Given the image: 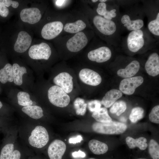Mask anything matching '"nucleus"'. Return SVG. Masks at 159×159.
Returning a JSON list of instances; mask_svg holds the SVG:
<instances>
[{
  "label": "nucleus",
  "mask_w": 159,
  "mask_h": 159,
  "mask_svg": "<svg viewBox=\"0 0 159 159\" xmlns=\"http://www.w3.org/2000/svg\"><path fill=\"white\" fill-rule=\"evenodd\" d=\"M158 42L147 28L144 27L129 32L125 37L122 38L120 46L130 52L135 53L155 48L158 46Z\"/></svg>",
  "instance_id": "f257e3e1"
},
{
  "label": "nucleus",
  "mask_w": 159,
  "mask_h": 159,
  "mask_svg": "<svg viewBox=\"0 0 159 159\" xmlns=\"http://www.w3.org/2000/svg\"><path fill=\"white\" fill-rule=\"evenodd\" d=\"M140 2L123 8V11L120 12L118 23L121 34L144 27L145 16Z\"/></svg>",
  "instance_id": "f03ea898"
},
{
  "label": "nucleus",
  "mask_w": 159,
  "mask_h": 159,
  "mask_svg": "<svg viewBox=\"0 0 159 159\" xmlns=\"http://www.w3.org/2000/svg\"><path fill=\"white\" fill-rule=\"evenodd\" d=\"M92 21L96 29L105 38L107 44L115 48L120 46L122 34L118 23L98 15L93 16Z\"/></svg>",
  "instance_id": "7ed1b4c3"
},
{
  "label": "nucleus",
  "mask_w": 159,
  "mask_h": 159,
  "mask_svg": "<svg viewBox=\"0 0 159 159\" xmlns=\"http://www.w3.org/2000/svg\"><path fill=\"white\" fill-rule=\"evenodd\" d=\"M142 8L148 19L147 29L155 39L159 38V1L141 0Z\"/></svg>",
  "instance_id": "20e7f679"
},
{
  "label": "nucleus",
  "mask_w": 159,
  "mask_h": 159,
  "mask_svg": "<svg viewBox=\"0 0 159 159\" xmlns=\"http://www.w3.org/2000/svg\"><path fill=\"white\" fill-rule=\"evenodd\" d=\"M25 136L26 142L29 146L36 148L45 146L49 140V136L47 129L44 126L33 125Z\"/></svg>",
  "instance_id": "39448f33"
},
{
  "label": "nucleus",
  "mask_w": 159,
  "mask_h": 159,
  "mask_svg": "<svg viewBox=\"0 0 159 159\" xmlns=\"http://www.w3.org/2000/svg\"><path fill=\"white\" fill-rule=\"evenodd\" d=\"M106 1L98 3L96 12L106 19L118 23L120 14V7L115 0H107V3Z\"/></svg>",
  "instance_id": "423d86ee"
},
{
  "label": "nucleus",
  "mask_w": 159,
  "mask_h": 159,
  "mask_svg": "<svg viewBox=\"0 0 159 159\" xmlns=\"http://www.w3.org/2000/svg\"><path fill=\"white\" fill-rule=\"evenodd\" d=\"M92 128L94 131L97 133L117 135L125 132L127 126L123 123L112 121L107 123L95 122L92 124Z\"/></svg>",
  "instance_id": "0eeeda50"
},
{
  "label": "nucleus",
  "mask_w": 159,
  "mask_h": 159,
  "mask_svg": "<svg viewBox=\"0 0 159 159\" xmlns=\"http://www.w3.org/2000/svg\"><path fill=\"white\" fill-rule=\"evenodd\" d=\"M48 97L50 102L54 106L64 107L69 103V96L61 88L57 85L51 87L48 91Z\"/></svg>",
  "instance_id": "6e6552de"
},
{
  "label": "nucleus",
  "mask_w": 159,
  "mask_h": 159,
  "mask_svg": "<svg viewBox=\"0 0 159 159\" xmlns=\"http://www.w3.org/2000/svg\"><path fill=\"white\" fill-rule=\"evenodd\" d=\"M115 48L109 44L101 46L90 51L88 54V58L91 61L98 63L107 62L111 59L113 51L112 50Z\"/></svg>",
  "instance_id": "1a4fd4ad"
},
{
  "label": "nucleus",
  "mask_w": 159,
  "mask_h": 159,
  "mask_svg": "<svg viewBox=\"0 0 159 159\" xmlns=\"http://www.w3.org/2000/svg\"><path fill=\"white\" fill-rule=\"evenodd\" d=\"M30 57L34 59L48 60L51 54V50L47 43L42 42L32 46L29 51Z\"/></svg>",
  "instance_id": "9d476101"
},
{
  "label": "nucleus",
  "mask_w": 159,
  "mask_h": 159,
  "mask_svg": "<svg viewBox=\"0 0 159 159\" xmlns=\"http://www.w3.org/2000/svg\"><path fill=\"white\" fill-rule=\"evenodd\" d=\"M143 78L141 76L125 78L120 82V90L124 94L132 95L134 93L136 89L143 83Z\"/></svg>",
  "instance_id": "9b49d317"
},
{
  "label": "nucleus",
  "mask_w": 159,
  "mask_h": 159,
  "mask_svg": "<svg viewBox=\"0 0 159 159\" xmlns=\"http://www.w3.org/2000/svg\"><path fill=\"white\" fill-rule=\"evenodd\" d=\"M87 42L88 39L85 34L83 32H80L67 41L66 46L70 51L77 52L83 48Z\"/></svg>",
  "instance_id": "f8f14e48"
},
{
  "label": "nucleus",
  "mask_w": 159,
  "mask_h": 159,
  "mask_svg": "<svg viewBox=\"0 0 159 159\" xmlns=\"http://www.w3.org/2000/svg\"><path fill=\"white\" fill-rule=\"evenodd\" d=\"M63 27L62 23L55 21L46 24L41 31V35L46 39H52L57 36L62 31Z\"/></svg>",
  "instance_id": "ddd939ff"
},
{
  "label": "nucleus",
  "mask_w": 159,
  "mask_h": 159,
  "mask_svg": "<svg viewBox=\"0 0 159 159\" xmlns=\"http://www.w3.org/2000/svg\"><path fill=\"white\" fill-rule=\"evenodd\" d=\"M79 75L81 81L88 85L97 86L102 82L100 75L96 72L89 69H82L80 72Z\"/></svg>",
  "instance_id": "4468645a"
},
{
  "label": "nucleus",
  "mask_w": 159,
  "mask_h": 159,
  "mask_svg": "<svg viewBox=\"0 0 159 159\" xmlns=\"http://www.w3.org/2000/svg\"><path fill=\"white\" fill-rule=\"evenodd\" d=\"M53 82L56 85L60 87L67 94L70 93L73 90V77L67 72L58 74L54 78Z\"/></svg>",
  "instance_id": "2eb2a0df"
},
{
  "label": "nucleus",
  "mask_w": 159,
  "mask_h": 159,
  "mask_svg": "<svg viewBox=\"0 0 159 159\" xmlns=\"http://www.w3.org/2000/svg\"><path fill=\"white\" fill-rule=\"evenodd\" d=\"M66 146L62 141L56 139L48 146L47 153L50 159H62L66 151Z\"/></svg>",
  "instance_id": "dca6fc26"
},
{
  "label": "nucleus",
  "mask_w": 159,
  "mask_h": 159,
  "mask_svg": "<svg viewBox=\"0 0 159 159\" xmlns=\"http://www.w3.org/2000/svg\"><path fill=\"white\" fill-rule=\"evenodd\" d=\"M20 16L22 21L31 24L38 22L42 17L40 11L37 8L24 9L21 11Z\"/></svg>",
  "instance_id": "f3484780"
},
{
  "label": "nucleus",
  "mask_w": 159,
  "mask_h": 159,
  "mask_svg": "<svg viewBox=\"0 0 159 159\" xmlns=\"http://www.w3.org/2000/svg\"><path fill=\"white\" fill-rule=\"evenodd\" d=\"M145 68L149 75L155 77L159 74V56L158 53L153 52L148 56L145 63Z\"/></svg>",
  "instance_id": "a211bd4d"
},
{
  "label": "nucleus",
  "mask_w": 159,
  "mask_h": 159,
  "mask_svg": "<svg viewBox=\"0 0 159 159\" xmlns=\"http://www.w3.org/2000/svg\"><path fill=\"white\" fill-rule=\"evenodd\" d=\"M32 42L31 37L29 34L25 31H21L18 34L14 49L17 52H24L29 48Z\"/></svg>",
  "instance_id": "6ab92c4d"
},
{
  "label": "nucleus",
  "mask_w": 159,
  "mask_h": 159,
  "mask_svg": "<svg viewBox=\"0 0 159 159\" xmlns=\"http://www.w3.org/2000/svg\"><path fill=\"white\" fill-rule=\"evenodd\" d=\"M140 67V63L138 61L132 60L127 65L125 68L119 69L117 74L118 76L122 78L130 77L138 72Z\"/></svg>",
  "instance_id": "aec40b11"
},
{
  "label": "nucleus",
  "mask_w": 159,
  "mask_h": 159,
  "mask_svg": "<svg viewBox=\"0 0 159 159\" xmlns=\"http://www.w3.org/2000/svg\"><path fill=\"white\" fill-rule=\"evenodd\" d=\"M122 96V93L120 90L113 89L107 92L101 101V104L105 108H109Z\"/></svg>",
  "instance_id": "412c9836"
},
{
  "label": "nucleus",
  "mask_w": 159,
  "mask_h": 159,
  "mask_svg": "<svg viewBox=\"0 0 159 159\" xmlns=\"http://www.w3.org/2000/svg\"><path fill=\"white\" fill-rule=\"evenodd\" d=\"M21 110L30 117L35 120H39L44 116L42 107L36 105L24 106Z\"/></svg>",
  "instance_id": "4be33fe9"
},
{
  "label": "nucleus",
  "mask_w": 159,
  "mask_h": 159,
  "mask_svg": "<svg viewBox=\"0 0 159 159\" xmlns=\"http://www.w3.org/2000/svg\"><path fill=\"white\" fill-rule=\"evenodd\" d=\"M88 146L91 152L96 155L104 154L108 149V146L106 143L94 139L89 142Z\"/></svg>",
  "instance_id": "5701e85b"
},
{
  "label": "nucleus",
  "mask_w": 159,
  "mask_h": 159,
  "mask_svg": "<svg viewBox=\"0 0 159 159\" xmlns=\"http://www.w3.org/2000/svg\"><path fill=\"white\" fill-rule=\"evenodd\" d=\"M125 140L127 145L130 149H133L137 147L140 150H144L148 146L146 143L147 139L143 137L135 139L131 137L128 136L126 138Z\"/></svg>",
  "instance_id": "b1692460"
},
{
  "label": "nucleus",
  "mask_w": 159,
  "mask_h": 159,
  "mask_svg": "<svg viewBox=\"0 0 159 159\" xmlns=\"http://www.w3.org/2000/svg\"><path fill=\"white\" fill-rule=\"evenodd\" d=\"M13 81L15 84L18 86L23 83L22 76L27 73L26 69L24 67H21L17 63H14L12 66Z\"/></svg>",
  "instance_id": "393cba45"
},
{
  "label": "nucleus",
  "mask_w": 159,
  "mask_h": 159,
  "mask_svg": "<svg viewBox=\"0 0 159 159\" xmlns=\"http://www.w3.org/2000/svg\"><path fill=\"white\" fill-rule=\"evenodd\" d=\"M13 81L12 66L9 63L6 64L0 70V82L4 84Z\"/></svg>",
  "instance_id": "a878e982"
},
{
  "label": "nucleus",
  "mask_w": 159,
  "mask_h": 159,
  "mask_svg": "<svg viewBox=\"0 0 159 159\" xmlns=\"http://www.w3.org/2000/svg\"><path fill=\"white\" fill-rule=\"evenodd\" d=\"M86 27L85 23L81 20L73 23L66 24L64 27L65 31L70 33H77L84 29Z\"/></svg>",
  "instance_id": "bb28decb"
},
{
  "label": "nucleus",
  "mask_w": 159,
  "mask_h": 159,
  "mask_svg": "<svg viewBox=\"0 0 159 159\" xmlns=\"http://www.w3.org/2000/svg\"><path fill=\"white\" fill-rule=\"evenodd\" d=\"M92 117L99 122L107 123L112 121L105 107H101L97 111L93 112Z\"/></svg>",
  "instance_id": "cd10ccee"
},
{
  "label": "nucleus",
  "mask_w": 159,
  "mask_h": 159,
  "mask_svg": "<svg viewBox=\"0 0 159 159\" xmlns=\"http://www.w3.org/2000/svg\"><path fill=\"white\" fill-rule=\"evenodd\" d=\"M15 138L5 145L1 149L0 159H9L15 150Z\"/></svg>",
  "instance_id": "c85d7f7f"
},
{
  "label": "nucleus",
  "mask_w": 159,
  "mask_h": 159,
  "mask_svg": "<svg viewBox=\"0 0 159 159\" xmlns=\"http://www.w3.org/2000/svg\"><path fill=\"white\" fill-rule=\"evenodd\" d=\"M73 104L77 115L82 116L85 115L87 104L85 102L84 99L80 98H77L74 100Z\"/></svg>",
  "instance_id": "c756f323"
},
{
  "label": "nucleus",
  "mask_w": 159,
  "mask_h": 159,
  "mask_svg": "<svg viewBox=\"0 0 159 159\" xmlns=\"http://www.w3.org/2000/svg\"><path fill=\"white\" fill-rule=\"evenodd\" d=\"M127 105L126 103L122 100L115 102L110 109V112L112 114H115L119 116L126 110Z\"/></svg>",
  "instance_id": "7c9ffc66"
},
{
  "label": "nucleus",
  "mask_w": 159,
  "mask_h": 159,
  "mask_svg": "<svg viewBox=\"0 0 159 159\" xmlns=\"http://www.w3.org/2000/svg\"><path fill=\"white\" fill-rule=\"evenodd\" d=\"M18 104L23 106L33 105V102L30 99V95L27 92L20 91L17 95Z\"/></svg>",
  "instance_id": "2f4dec72"
},
{
  "label": "nucleus",
  "mask_w": 159,
  "mask_h": 159,
  "mask_svg": "<svg viewBox=\"0 0 159 159\" xmlns=\"http://www.w3.org/2000/svg\"><path fill=\"white\" fill-rule=\"evenodd\" d=\"M144 115V110L140 107L133 108L129 116V119L132 123H135L142 119Z\"/></svg>",
  "instance_id": "473e14b6"
},
{
  "label": "nucleus",
  "mask_w": 159,
  "mask_h": 159,
  "mask_svg": "<svg viewBox=\"0 0 159 159\" xmlns=\"http://www.w3.org/2000/svg\"><path fill=\"white\" fill-rule=\"evenodd\" d=\"M149 153L153 159H159V145L153 139H151L148 145Z\"/></svg>",
  "instance_id": "72a5a7b5"
},
{
  "label": "nucleus",
  "mask_w": 159,
  "mask_h": 159,
  "mask_svg": "<svg viewBox=\"0 0 159 159\" xmlns=\"http://www.w3.org/2000/svg\"><path fill=\"white\" fill-rule=\"evenodd\" d=\"M150 120L152 122L159 124V105L154 106L152 109L149 115Z\"/></svg>",
  "instance_id": "f704fd0d"
},
{
  "label": "nucleus",
  "mask_w": 159,
  "mask_h": 159,
  "mask_svg": "<svg viewBox=\"0 0 159 159\" xmlns=\"http://www.w3.org/2000/svg\"><path fill=\"white\" fill-rule=\"evenodd\" d=\"M101 102L97 100H94L90 101L87 104V106L89 110L94 112L101 108Z\"/></svg>",
  "instance_id": "c9c22d12"
},
{
  "label": "nucleus",
  "mask_w": 159,
  "mask_h": 159,
  "mask_svg": "<svg viewBox=\"0 0 159 159\" xmlns=\"http://www.w3.org/2000/svg\"><path fill=\"white\" fill-rule=\"evenodd\" d=\"M140 1V0H115L116 3L119 7L124 8L132 5L135 4Z\"/></svg>",
  "instance_id": "e433bc0d"
},
{
  "label": "nucleus",
  "mask_w": 159,
  "mask_h": 159,
  "mask_svg": "<svg viewBox=\"0 0 159 159\" xmlns=\"http://www.w3.org/2000/svg\"><path fill=\"white\" fill-rule=\"evenodd\" d=\"M0 4L6 7H9L11 6L14 8H17L19 5V3L17 1L11 0H0Z\"/></svg>",
  "instance_id": "4c0bfd02"
},
{
  "label": "nucleus",
  "mask_w": 159,
  "mask_h": 159,
  "mask_svg": "<svg viewBox=\"0 0 159 159\" xmlns=\"http://www.w3.org/2000/svg\"><path fill=\"white\" fill-rule=\"evenodd\" d=\"M9 11L7 7L0 4V15L2 17H6L9 14Z\"/></svg>",
  "instance_id": "58836bf2"
},
{
  "label": "nucleus",
  "mask_w": 159,
  "mask_h": 159,
  "mask_svg": "<svg viewBox=\"0 0 159 159\" xmlns=\"http://www.w3.org/2000/svg\"><path fill=\"white\" fill-rule=\"evenodd\" d=\"M83 140L82 137L80 135H78L75 137L69 138V142L70 143L76 144L77 143H80Z\"/></svg>",
  "instance_id": "ea45409f"
},
{
  "label": "nucleus",
  "mask_w": 159,
  "mask_h": 159,
  "mask_svg": "<svg viewBox=\"0 0 159 159\" xmlns=\"http://www.w3.org/2000/svg\"><path fill=\"white\" fill-rule=\"evenodd\" d=\"M21 153L18 150L15 149L9 159H20Z\"/></svg>",
  "instance_id": "a19ab883"
},
{
  "label": "nucleus",
  "mask_w": 159,
  "mask_h": 159,
  "mask_svg": "<svg viewBox=\"0 0 159 159\" xmlns=\"http://www.w3.org/2000/svg\"><path fill=\"white\" fill-rule=\"evenodd\" d=\"M72 155L74 158H84L86 156L85 153L79 150L78 151H75L72 153Z\"/></svg>",
  "instance_id": "79ce46f5"
},
{
  "label": "nucleus",
  "mask_w": 159,
  "mask_h": 159,
  "mask_svg": "<svg viewBox=\"0 0 159 159\" xmlns=\"http://www.w3.org/2000/svg\"><path fill=\"white\" fill-rule=\"evenodd\" d=\"M65 0H59L56 1V4L58 6H60L63 5Z\"/></svg>",
  "instance_id": "37998d69"
},
{
  "label": "nucleus",
  "mask_w": 159,
  "mask_h": 159,
  "mask_svg": "<svg viewBox=\"0 0 159 159\" xmlns=\"http://www.w3.org/2000/svg\"><path fill=\"white\" fill-rule=\"evenodd\" d=\"M3 106L2 102L0 101V109H1Z\"/></svg>",
  "instance_id": "c03bdc74"
},
{
  "label": "nucleus",
  "mask_w": 159,
  "mask_h": 159,
  "mask_svg": "<svg viewBox=\"0 0 159 159\" xmlns=\"http://www.w3.org/2000/svg\"><path fill=\"white\" fill-rule=\"evenodd\" d=\"M91 1L95 3V2H97L98 1V0H91Z\"/></svg>",
  "instance_id": "a18cd8bd"
},
{
  "label": "nucleus",
  "mask_w": 159,
  "mask_h": 159,
  "mask_svg": "<svg viewBox=\"0 0 159 159\" xmlns=\"http://www.w3.org/2000/svg\"><path fill=\"white\" fill-rule=\"evenodd\" d=\"M137 159H147L145 158H138Z\"/></svg>",
  "instance_id": "49530a36"
},
{
  "label": "nucleus",
  "mask_w": 159,
  "mask_h": 159,
  "mask_svg": "<svg viewBox=\"0 0 159 159\" xmlns=\"http://www.w3.org/2000/svg\"><path fill=\"white\" fill-rule=\"evenodd\" d=\"M88 159H96L93 158H89Z\"/></svg>",
  "instance_id": "de8ad7c7"
},
{
  "label": "nucleus",
  "mask_w": 159,
  "mask_h": 159,
  "mask_svg": "<svg viewBox=\"0 0 159 159\" xmlns=\"http://www.w3.org/2000/svg\"></svg>",
  "instance_id": "09e8293b"
}]
</instances>
